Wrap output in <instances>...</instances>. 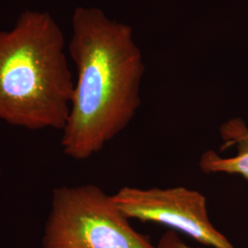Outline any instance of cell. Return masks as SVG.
<instances>
[{
  "label": "cell",
  "mask_w": 248,
  "mask_h": 248,
  "mask_svg": "<svg viewBox=\"0 0 248 248\" xmlns=\"http://www.w3.org/2000/svg\"><path fill=\"white\" fill-rule=\"evenodd\" d=\"M220 133L223 149L234 147L236 154L222 157L215 151L208 150L200 159V169L206 174L239 175L248 180V125L241 118H232L222 124Z\"/></svg>",
  "instance_id": "5b68a950"
},
{
  "label": "cell",
  "mask_w": 248,
  "mask_h": 248,
  "mask_svg": "<svg viewBox=\"0 0 248 248\" xmlns=\"http://www.w3.org/2000/svg\"><path fill=\"white\" fill-rule=\"evenodd\" d=\"M68 51L77 81L61 147L72 159H89L133 121L145 66L133 29L96 7L75 9Z\"/></svg>",
  "instance_id": "6da1fadb"
},
{
  "label": "cell",
  "mask_w": 248,
  "mask_h": 248,
  "mask_svg": "<svg viewBox=\"0 0 248 248\" xmlns=\"http://www.w3.org/2000/svg\"><path fill=\"white\" fill-rule=\"evenodd\" d=\"M74 88L62 30L49 12L28 9L0 30V122L62 131Z\"/></svg>",
  "instance_id": "7a4b0ae2"
},
{
  "label": "cell",
  "mask_w": 248,
  "mask_h": 248,
  "mask_svg": "<svg viewBox=\"0 0 248 248\" xmlns=\"http://www.w3.org/2000/svg\"><path fill=\"white\" fill-rule=\"evenodd\" d=\"M129 221L99 186H59L53 191L43 248H157Z\"/></svg>",
  "instance_id": "3957f363"
},
{
  "label": "cell",
  "mask_w": 248,
  "mask_h": 248,
  "mask_svg": "<svg viewBox=\"0 0 248 248\" xmlns=\"http://www.w3.org/2000/svg\"><path fill=\"white\" fill-rule=\"evenodd\" d=\"M157 248H190L183 242L175 231H167L161 237H160L158 244L156 246Z\"/></svg>",
  "instance_id": "8992f818"
},
{
  "label": "cell",
  "mask_w": 248,
  "mask_h": 248,
  "mask_svg": "<svg viewBox=\"0 0 248 248\" xmlns=\"http://www.w3.org/2000/svg\"><path fill=\"white\" fill-rule=\"evenodd\" d=\"M127 218L166 225L213 248H235L209 218L206 198L185 186H124L111 195Z\"/></svg>",
  "instance_id": "277c9868"
}]
</instances>
